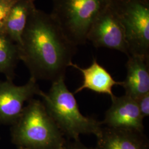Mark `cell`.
<instances>
[{
    "label": "cell",
    "mask_w": 149,
    "mask_h": 149,
    "mask_svg": "<svg viewBox=\"0 0 149 149\" xmlns=\"http://www.w3.org/2000/svg\"><path fill=\"white\" fill-rule=\"evenodd\" d=\"M42 92L32 77L22 86L15 85L12 81H0V124L12 125L21 115L25 102L40 96Z\"/></svg>",
    "instance_id": "obj_7"
},
{
    "label": "cell",
    "mask_w": 149,
    "mask_h": 149,
    "mask_svg": "<svg viewBox=\"0 0 149 149\" xmlns=\"http://www.w3.org/2000/svg\"><path fill=\"white\" fill-rule=\"evenodd\" d=\"M96 138L95 149H149L144 132L105 127Z\"/></svg>",
    "instance_id": "obj_9"
},
{
    "label": "cell",
    "mask_w": 149,
    "mask_h": 149,
    "mask_svg": "<svg viewBox=\"0 0 149 149\" xmlns=\"http://www.w3.org/2000/svg\"><path fill=\"white\" fill-rule=\"evenodd\" d=\"M140 112L143 117L149 116V93L140 97L136 100Z\"/></svg>",
    "instance_id": "obj_15"
},
{
    "label": "cell",
    "mask_w": 149,
    "mask_h": 149,
    "mask_svg": "<svg viewBox=\"0 0 149 149\" xmlns=\"http://www.w3.org/2000/svg\"><path fill=\"white\" fill-rule=\"evenodd\" d=\"M127 76L122 81L125 95L136 100L149 93V56L129 55Z\"/></svg>",
    "instance_id": "obj_10"
},
{
    "label": "cell",
    "mask_w": 149,
    "mask_h": 149,
    "mask_svg": "<svg viewBox=\"0 0 149 149\" xmlns=\"http://www.w3.org/2000/svg\"><path fill=\"white\" fill-rule=\"evenodd\" d=\"M12 1H15V0H12Z\"/></svg>",
    "instance_id": "obj_18"
},
{
    "label": "cell",
    "mask_w": 149,
    "mask_h": 149,
    "mask_svg": "<svg viewBox=\"0 0 149 149\" xmlns=\"http://www.w3.org/2000/svg\"><path fill=\"white\" fill-rule=\"evenodd\" d=\"M34 0H17L11 7L6 23L5 33L19 45L28 19L36 9Z\"/></svg>",
    "instance_id": "obj_12"
},
{
    "label": "cell",
    "mask_w": 149,
    "mask_h": 149,
    "mask_svg": "<svg viewBox=\"0 0 149 149\" xmlns=\"http://www.w3.org/2000/svg\"><path fill=\"white\" fill-rule=\"evenodd\" d=\"M69 67L78 70L83 76V83L74 91V95L84 90H88L99 94L108 95L112 99L115 96L112 91L113 87L122 85V82L114 80L96 59H93L90 66L85 69L81 68L72 62L70 64Z\"/></svg>",
    "instance_id": "obj_11"
},
{
    "label": "cell",
    "mask_w": 149,
    "mask_h": 149,
    "mask_svg": "<svg viewBox=\"0 0 149 149\" xmlns=\"http://www.w3.org/2000/svg\"><path fill=\"white\" fill-rule=\"evenodd\" d=\"M61 149H95L86 146L85 145L82 144L79 140H72L68 141L66 140L64 144L63 148Z\"/></svg>",
    "instance_id": "obj_16"
},
{
    "label": "cell",
    "mask_w": 149,
    "mask_h": 149,
    "mask_svg": "<svg viewBox=\"0 0 149 149\" xmlns=\"http://www.w3.org/2000/svg\"><path fill=\"white\" fill-rule=\"evenodd\" d=\"M111 0H53L50 15L76 46L85 44L92 24Z\"/></svg>",
    "instance_id": "obj_4"
},
{
    "label": "cell",
    "mask_w": 149,
    "mask_h": 149,
    "mask_svg": "<svg viewBox=\"0 0 149 149\" xmlns=\"http://www.w3.org/2000/svg\"><path fill=\"white\" fill-rule=\"evenodd\" d=\"M17 0H0V33H5L6 23L11 7Z\"/></svg>",
    "instance_id": "obj_14"
},
{
    "label": "cell",
    "mask_w": 149,
    "mask_h": 149,
    "mask_svg": "<svg viewBox=\"0 0 149 149\" xmlns=\"http://www.w3.org/2000/svg\"><path fill=\"white\" fill-rule=\"evenodd\" d=\"M39 96L64 136L79 140L81 135L92 134L97 137L100 133L102 123L81 113L74 94L69 90L64 77L53 82L48 92L42 91Z\"/></svg>",
    "instance_id": "obj_3"
},
{
    "label": "cell",
    "mask_w": 149,
    "mask_h": 149,
    "mask_svg": "<svg viewBox=\"0 0 149 149\" xmlns=\"http://www.w3.org/2000/svg\"><path fill=\"white\" fill-rule=\"evenodd\" d=\"M18 149H28L25 148H23V147H18Z\"/></svg>",
    "instance_id": "obj_17"
},
{
    "label": "cell",
    "mask_w": 149,
    "mask_h": 149,
    "mask_svg": "<svg viewBox=\"0 0 149 149\" xmlns=\"http://www.w3.org/2000/svg\"><path fill=\"white\" fill-rule=\"evenodd\" d=\"M102 124L109 128L144 132V118L135 100L124 95L114 96Z\"/></svg>",
    "instance_id": "obj_8"
},
{
    "label": "cell",
    "mask_w": 149,
    "mask_h": 149,
    "mask_svg": "<svg viewBox=\"0 0 149 149\" xmlns=\"http://www.w3.org/2000/svg\"><path fill=\"white\" fill-rule=\"evenodd\" d=\"M124 29L128 55L149 56V0H111Z\"/></svg>",
    "instance_id": "obj_5"
},
{
    "label": "cell",
    "mask_w": 149,
    "mask_h": 149,
    "mask_svg": "<svg viewBox=\"0 0 149 149\" xmlns=\"http://www.w3.org/2000/svg\"><path fill=\"white\" fill-rule=\"evenodd\" d=\"M18 47L31 77L52 82L65 78L77 50L52 15L37 8L28 19Z\"/></svg>",
    "instance_id": "obj_1"
},
{
    "label": "cell",
    "mask_w": 149,
    "mask_h": 149,
    "mask_svg": "<svg viewBox=\"0 0 149 149\" xmlns=\"http://www.w3.org/2000/svg\"><path fill=\"white\" fill-rule=\"evenodd\" d=\"M19 59L18 45L5 33H0V74L13 81L15 70Z\"/></svg>",
    "instance_id": "obj_13"
},
{
    "label": "cell",
    "mask_w": 149,
    "mask_h": 149,
    "mask_svg": "<svg viewBox=\"0 0 149 149\" xmlns=\"http://www.w3.org/2000/svg\"><path fill=\"white\" fill-rule=\"evenodd\" d=\"M43 102L33 98L11 128V141L28 149H61L66 140Z\"/></svg>",
    "instance_id": "obj_2"
},
{
    "label": "cell",
    "mask_w": 149,
    "mask_h": 149,
    "mask_svg": "<svg viewBox=\"0 0 149 149\" xmlns=\"http://www.w3.org/2000/svg\"><path fill=\"white\" fill-rule=\"evenodd\" d=\"M96 48H106L128 55L124 29L110 1L92 24L87 37Z\"/></svg>",
    "instance_id": "obj_6"
}]
</instances>
